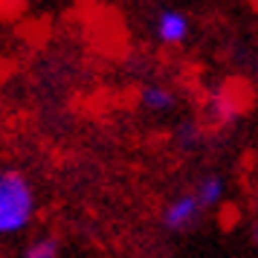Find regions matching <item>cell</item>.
I'll use <instances>...</instances> for the list:
<instances>
[{
	"instance_id": "1",
	"label": "cell",
	"mask_w": 258,
	"mask_h": 258,
	"mask_svg": "<svg viewBox=\"0 0 258 258\" xmlns=\"http://www.w3.org/2000/svg\"><path fill=\"white\" fill-rule=\"evenodd\" d=\"M35 212V195L26 177L15 168L0 174V232L15 235L21 232Z\"/></svg>"
},
{
	"instance_id": "3",
	"label": "cell",
	"mask_w": 258,
	"mask_h": 258,
	"mask_svg": "<svg viewBox=\"0 0 258 258\" xmlns=\"http://www.w3.org/2000/svg\"><path fill=\"white\" fill-rule=\"evenodd\" d=\"M188 29H191V21L180 9H163V12L157 15V24H154V32H157V38L163 44H180V41H186Z\"/></svg>"
},
{
	"instance_id": "2",
	"label": "cell",
	"mask_w": 258,
	"mask_h": 258,
	"mask_svg": "<svg viewBox=\"0 0 258 258\" xmlns=\"http://www.w3.org/2000/svg\"><path fill=\"white\" fill-rule=\"evenodd\" d=\"M203 212L206 209H203V203H200L198 191H186V195L174 198L163 209V223H165V229H188Z\"/></svg>"
},
{
	"instance_id": "5",
	"label": "cell",
	"mask_w": 258,
	"mask_h": 258,
	"mask_svg": "<svg viewBox=\"0 0 258 258\" xmlns=\"http://www.w3.org/2000/svg\"><path fill=\"white\" fill-rule=\"evenodd\" d=\"M140 102L148 110H168L174 105V93L168 87H163V84H145L140 93Z\"/></svg>"
},
{
	"instance_id": "6",
	"label": "cell",
	"mask_w": 258,
	"mask_h": 258,
	"mask_svg": "<svg viewBox=\"0 0 258 258\" xmlns=\"http://www.w3.org/2000/svg\"><path fill=\"white\" fill-rule=\"evenodd\" d=\"M61 246L55 238H38L24 249V258H58Z\"/></svg>"
},
{
	"instance_id": "4",
	"label": "cell",
	"mask_w": 258,
	"mask_h": 258,
	"mask_svg": "<svg viewBox=\"0 0 258 258\" xmlns=\"http://www.w3.org/2000/svg\"><path fill=\"white\" fill-rule=\"evenodd\" d=\"M223 188H226L223 177L206 174V177H200V183L195 186V191H198V198H200V203H203V209H215V206L223 200Z\"/></svg>"
}]
</instances>
